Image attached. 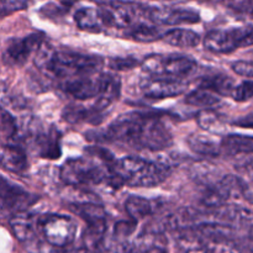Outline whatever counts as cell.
<instances>
[{"mask_svg": "<svg viewBox=\"0 0 253 253\" xmlns=\"http://www.w3.org/2000/svg\"><path fill=\"white\" fill-rule=\"evenodd\" d=\"M73 211L78 214L84 221L86 222V244L93 245L96 249L99 242L103 240L106 235V212L103 207L91 203H84V204H77L72 207Z\"/></svg>", "mask_w": 253, "mask_h": 253, "instance_id": "obj_9", "label": "cell"}, {"mask_svg": "<svg viewBox=\"0 0 253 253\" xmlns=\"http://www.w3.org/2000/svg\"><path fill=\"white\" fill-rule=\"evenodd\" d=\"M0 163L4 169L12 173H21L27 168V155L20 146L4 143L0 155Z\"/></svg>", "mask_w": 253, "mask_h": 253, "instance_id": "obj_15", "label": "cell"}, {"mask_svg": "<svg viewBox=\"0 0 253 253\" xmlns=\"http://www.w3.org/2000/svg\"><path fill=\"white\" fill-rule=\"evenodd\" d=\"M10 226L16 239L21 242H26L34 236V220L27 212L21 211L12 215Z\"/></svg>", "mask_w": 253, "mask_h": 253, "instance_id": "obj_21", "label": "cell"}, {"mask_svg": "<svg viewBox=\"0 0 253 253\" xmlns=\"http://www.w3.org/2000/svg\"><path fill=\"white\" fill-rule=\"evenodd\" d=\"M0 126H1V137L4 140L10 141L17 131L15 119L5 109L1 110V123H0Z\"/></svg>", "mask_w": 253, "mask_h": 253, "instance_id": "obj_27", "label": "cell"}, {"mask_svg": "<svg viewBox=\"0 0 253 253\" xmlns=\"http://www.w3.org/2000/svg\"><path fill=\"white\" fill-rule=\"evenodd\" d=\"M74 21L83 31L100 32L106 25L99 7L83 6L74 12Z\"/></svg>", "mask_w": 253, "mask_h": 253, "instance_id": "obj_16", "label": "cell"}, {"mask_svg": "<svg viewBox=\"0 0 253 253\" xmlns=\"http://www.w3.org/2000/svg\"><path fill=\"white\" fill-rule=\"evenodd\" d=\"M59 177L72 187H89L104 183L111 187L114 179L111 166L89 155L64 162L59 170Z\"/></svg>", "mask_w": 253, "mask_h": 253, "instance_id": "obj_4", "label": "cell"}, {"mask_svg": "<svg viewBox=\"0 0 253 253\" xmlns=\"http://www.w3.org/2000/svg\"><path fill=\"white\" fill-rule=\"evenodd\" d=\"M162 39L170 46L182 48H193L200 43L199 34L188 29H173L166 32Z\"/></svg>", "mask_w": 253, "mask_h": 253, "instance_id": "obj_19", "label": "cell"}, {"mask_svg": "<svg viewBox=\"0 0 253 253\" xmlns=\"http://www.w3.org/2000/svg\"><path fill=\"white\" fill-rule=\"evenodd\" d=\"M249 167L251 168V170H252V172H253V162H252V163H250V165H249Z\"/></svg>", "mask_w": 253, "mask_h": 253, "instance_id": "obj_33", "label": "cell"}, {"mask_svg": "<svg viewBox=\"0 0 253 253\" xmlns=\"http://www.w3.org/2000/svg\"><path fill=\"white\" fill-rule=\"evenodd\" d=\"M141 67L148 77L183 79L197 68V62L183 54H150L141 62Z\"/></svg>", "mask_w": 253, "mask_h": 253, "instance_id": "obj_5", "label": "cell"}, {"mask_svg": "<svg viewBox=\"0 0 253 253\" xmlns=\"http://www.w3.org/2000/svg\"><path fill=\"white\" fill-rule=\"evenodd\" d=\"M115 77L106 73H93L74 77L61 82V89L69 96L78 100H88L103 95Z\"/></svg>", "mask_w": 253, "mask_h": 253, "instance_id": "obj_7", "label": "cell"}, {"mask_svg": "<svg viewBox=\"0 0 253 253\" xmlns=\"http://www.w3.org/2000/svg\"><path fill=\"white\" fill-rule=\"evenodd\" d=\"M35 64L53 78L64 81L74 77L98 73L103 66V59L91 54L56 51L52 47L42 46L37 52Z\"/></svg>", "mask_w": 253, "mask_h": 253, "instance_id": "obj_2", "label": "cell"}, {"mask_svg": "<svg viewBox=\"0 0 253 253\" xmlns=\"http://www.w3.org/2000/svg\"><path fill=\"white\" fill-rule=\"evenodd\" d=\"M96 253H132V244L116 235H105L95 249Z\"/></svg>", "mask_w": 253, "mask_h": 253, "instance_id": "obj_24", "label": "cell"}, {"mask_svg": "<svg viewBox=\"0 0 253 253\" xmlns=\"http://www.w3.org/2000/svg\"><path fill=\"white\" fill-rule=\"evenodd\" d=\"M140 90L146 98L150 99L173 98L184 93L187 84L183 79L148 77V79L140 84Z\"/></svg>", "mask_w": 253, "mask_h": 253, "instance_id": "obj_12", "label": "cell"}, {"mask_svg": "<svg viewBox=\"0 0 253 253\" xmlns=\"http://www.w3.org/2000/svg\"><path fill=\"white\" fill-rule=\"evenodd\" d=\"M43 34H31L24 39H14L9 42L2 61L7 66H22L34 52H39L43 46Z\"/></svg>", "mask_w": 253, "mask_h": 253, "instance_id": "obj_10", "label": "cell"}, {"mask_svg": "<svg viewBox=\"0 0 253 253\" xmlns=\"http://www.w3.org/2000/svg\"><path fill=\"white\" fill-rule=\"evenodd\" d=\"M158 208H160V203L157 200L146 199L137 195H131L125 200V210L133 221L153 215L157 211Z\"/></svg>", "mask_w": 253, "mask_h": 253, "instance_id": "obj_17", "label": "cell"}, {"mask_svg": "<svg viewBox=\"0 0 253 253\" xmlns=\"http://www.w3.org/2000/svg\"><path fill=\"white\" fill-rule=\"evenodd\" d=\"M37 197L29 194L17 185L6 182L5 178H1V207L2 210H9L17 212L25 211L29 205L35 203Z\"/></svg>", "mask_w": 253, "mask_h": 253, "instance_id": "obj_14", "label": "cell"}, {"mask_svg": "<svg viewBox=\"0 0 253 253\" xmlns=\"http://www.w3.org/2000/svg\"><path fill=\"white\" fill-rule=\"evenodd\" d=\"M232 98L236 101H246L253 98V81H245L241 84L236 85Z\"/></svg>", "mask_w": 253, "mask_h": 253, "instance_id": "obj_30", "label": "cell"}, {"mask_svg": "<svg viewBox=\"0 0 253 253\" xmlns=\"http://www.w3.org/2000/svg\"><path fill=\"white\" fill-rule=\"evenodd\" d=\"M188 145L190 146L194 152L202 156H209V157H217L221 155L220 142H216L212 138L203 135H193L188 138Z\"/></svg>", "mask_w": 253, "mask_h": 253, "instance_id": "obj_22", "label": "cell"}, {"mask_svg": "<svg viewBox=\"0 0 253 253\" xmlns=\"http://www.w3.org/2000/svg\"><path fill=\"white\" fill-rule=\"evenodd\" d=\"M253 44V27H234L227 30H211L204 39L208 51L216 54H227L241 47Z\"/></svg>", "mask_w": 253, "mask_h": 253, "instance_id": "obj_6", "label": "cell"}, {"mask_svg": "<svg viewBox=\"0 0 253 253\" xmlns=\"http://www.w3.org/2000/svg\"><path fill=\"white\" fill-rule=\"evenodd\" d=\"M199 88L208 89L220 96H232L236 85L230 77L224 76V74H216V76L204 77L200 82Z\"/></svg>", "mask_w": 253, "mask_h": 253, "instance_id": "obj_20", "label": "cell"}, {"mask_svg": "<svg viewBox=\"0 0 253 253\" xmlns=\"http://www.w3.org/2000/svg\"><path fill=\"white\" fill-rule=\"evenodd\" d=\"M225 116L214 110H202L197 116V123L203 130L211 133H220L225 130Z\"/></svg>", "mask_w": 253, "mask_h": 253, "instance_id": "obj_23", "label": "cell"}, {"mask_svg": "<svg viewBox=\"0 0 253 253\" xmlns=\"http://www.w3.org/2000/svg\"><path fill=\"white\" fill-rule=\"evenodd\" d=\"M31 138L40 157L56 160L61 156V133L54 127H49L47 130L34 128Z\"/></svg>", "mask_w": 253, "mask_h": 253, "instance_id": "obj_13", "label": "cell"}, {"mask_svg": "<svg viewBox=\"0 0 253 253\" xmlns=\"http://www.w3.org/2000/svg\"><path fill=\"white\" fill-rule=\"evenodd\" d=\"M96 136L93 140L121 143L137 150L162 151L173 143L172 133L158 114L138 111L121 115Z\"/></svg>", "mask_w": 253, "mask_h": 253, "instance_id": "obj_1", "label": "cell"}, {"mask_svg": "<svg viewBox=\"0 0 253 253\" xmlns=\"http://www.w3.org/2000/svg\"><path fill=\"white\" fill-rule=\"evenodd\" d=\"M146 19L160 25L197 24L200 21L199 12L182 7H156L143 5Z\"/></svg>", "mask_w": 253, "mask_h": 253, "instance_id": "obj_11", "label": "cell"}, {"mask_svg": "<svg viewBox=\"0 0 253 253\" xmlns=\"http://www.w3.org/2000/svg\"><path fill=\"white\" fill-rule=\"evenodd\" d=\"M39 229L49 245L54 247H67L76 240L78 227L72 217L49 214L39 220Z\"/></svg>", "mask_w": 253, "mask_h": 253, "instance_id": "obj_8", "label": "cell"}, {"mask_svg": "<svg viewBox=\"0 0 253 253\" xmlns=\"http://www.w3.org/2000/svg\"><path fill=\"white\" fill-rule=\"evenodd\" d=\"M232 71L241 77L253 78V61H237L231 66Z\"/></svg>", "mask_w": 253, "mask_h": 253, "instance_id": "obj_31", "label": "cell"}, {"mask_svg": "<svg viewBox=\"0 0 253 253\" xmlns=\"http://www.w3.org/2000/svg\"><path fill=\"white\" fill-rule=\"evenodd\" d=\"M188 105L197 106V108H211L220 103V95L212 93L204 88H198L187 94L184 99Z\"/></svg>", "mask_w": 253, "mask_h": 253, "instance_id": "obj_25", "label": "cell"}, {"mask_svg": "<svg viewBox=\"0 0 253 253\" xmlns=\"http://www.w3.org/2000/svg\"><path fill=\"white\" fill-rule=\"evenodd\" d=\"M232 125L245 128H253V113L249 114V115L246 116H241L240 119L235 120L234 123H232Z\"/></svg>", "mask_w": 253, "mask_h": 253, "instance_id": "obj_32", "label": "cell"}, {"mask_svg": "<svg viewBox=\"0 0 253 253\" xmlns=\"http://www.w3.org/2000/svg\"><path fill=\"white\" fill-rule=\"evenodd\" d=\"M221 155L236 156L253 153V136L227 135L220 141Z\"/></svg>", "mask_w": 253, "mask_h": 253, "instance_id": "obj_18", "label": "cell"}, {"mask_svg": "<svg viewBox=\"0 0 253 253\" xmlns=\"http://www.w3.org/2000/svg\"><path fill=\"white\" fill-rule=\"evenodd\" d=\"M138 64H141V62L135 57H115L109 61V66L114 71H127L135 68Z\"/></svg>", "mask_w": 253, "mask_h": 253, "instance_id": "obj_29", "label": "cell"}, {"mask_svg": "<svg viewBox=\"0 0 253 253\" xmlns=\"http://www.w3.org/2000/svg\"><path fill=\"white\" fill-rule=\"evenodd\" d=\"M115 179L120 185L132 188H152L165 182L169 175L168 166L150 162L141 157L127 156L111 166Z\"/></svg>", "mask_w": 253, "mask_h": 253, "instance_id": "obj_3", "label": "cell"}, {"mask_svg": "<svg viewBox=\"0 0 253 253\" xmlns=\"http://www.w3.org/2000/svg\"><path fill=\"white\" fill-rule=\"evenodd\" d=\"M34 2V0H1V15L12 14V12L25 10Z\"/></svg>", "mask_w": 253, "mask_h": 253, "instance_id": "obj_28", "label": "cell"}, {"mask_svg": "<svg viewBox=\"0 0 253 253\" xmlns=\"http://www.w3.org/2000/svg\"><path fill=\"white\" fill-rule=\"evenodd\" d=\"M127 36L140 42H152L161 39L160 31L153 25L145 24V22H138L131 27L127 32Z\"/></svg>", "mask_w": 253, "mask_h": 253, "instance_id": "obj_26", "label": "cell"}]
</instances>
